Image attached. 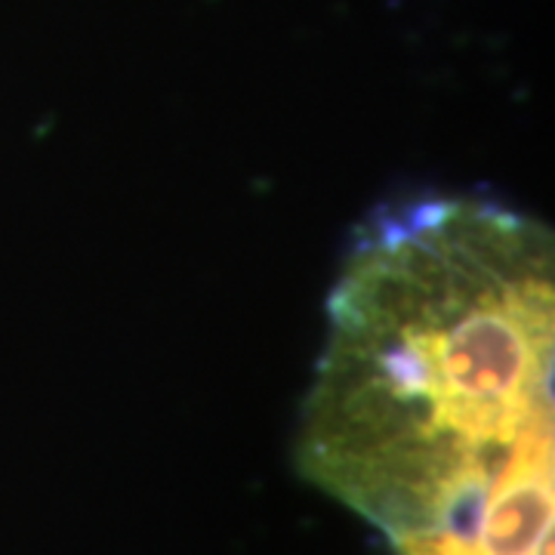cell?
I'll return each mask as SVG.
<instances>
[{"instance_id": "6da1fadb", "label": "cell", "mask_w": 555, "mask_h": 555, "mask_svg": "<svg viewBox=\"0 0 555 555\" xmlns=\"http://www.w3.org/2000/svg\"><path fill=\"white\" fill-rule=\"evenodd\" d=\"M555 247L476 198L383 210L327 302L302 476L398 555H553Z\"/></svg>"}]
</instances>
